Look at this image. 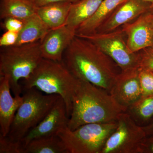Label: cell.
Segmentation results:
<instances>
[{
  "instance_id": "obj_1",
  "label": "cell",
  "mask_w": 153,
  "mask_h": 153,
  "mask_svg": "<svg viewBox=\"0 0 153 153\" xmlns=\"http://www.w3.org/2000/svg\"><path fill=\"white\" fill-rule=\"evenodd\" d=\"M62 61L77 79L110 92L119 67L95 44L75 36L63 55Z\"/></svg>"
},
{
  "instance_id": "obj_2",
  "label": "cell",
  "mask_w": 153,
  "mask_h": 153,
  "mask_svg": "<svg viewBox=\"0 0 153 153\" xmlns=\"http://www.w3.org/2000/svg\"><path fill=\"white\" fill-rule=\"evenodd\" d=\"M126 110L104 89L79 79L72 100L68 128L76 129L86 124L116 121Z\"/></svg>"
},
{
  "instance_id": "obj_3",
  "label": "cell",
  "mask_w": 153,
  "mask_h": 153,
  "mask_svg": "<svg viewBox=\"0 0 153 153\" xmlns=\"http://www.w3.org/2000/svg\"><path fill=\"white\" fill-rule=\"evenodd\" d=\"M79 81L63 61L43 58L30 77L24 79L22 87V91L35 88L47 94L60 96L65 102L69 118Z\"/></svg>"
},
{
  "instance_id": "obj_4",
  "label": "cell",
  "mask_w": 153,
  "mask_h": 153,
  "mask_svg": "<svg viewBox=\"0 0 153 153\" xmlns=\"http://www.w3.org/2000/svg\"><path fill=\"white\" fill-rule=\"evenodd\" d=\"M41 42L1 48L0 53V76L9 78L14 96L21 95V79H28L43 59Z\"/></svg>"
},
{
  "instance_id": "obj_5",
  "label": "cell",
  "mask_w": 153,
  "mask_h": 153,
  "mask_svg": "<svg viewBox=\"0 0 153 153\" xmlns=\"http://www.w3.org/2000/svg\"><path fill=\"white\" fill-rule=\"evenodd\" d=\"M23 90V101L6 137L15 142L21 143L28 132L47 115L60 97L57 94L45 95L35 88Z\"/></svg>"
},
{
  "instance_id": "obj_6",
  "label": "cell",
  "mask_w": 153,
  "mask_h": 153,
  "mask_svg": "<svg viewBox=\"0 0 153 153\" xmlns=\"http://www.w3.org/2000/svg\"><path fill=\"white\" fill-rule=\"evenodd\" d=\"M117 126L116 121L86 124L73 131L67 127L57 135L63 141L69 153H101Z\"/></svg>"
},
{
  "instance_id": "obj_7",
  "label": "cell",
  "mask_w": 153,
  "mask_h": 153,
  "mask_svg": "<svg viewBox=\"0 0 153 153\" xmlns=\"http://www.w3.org/2000/svg\"><path fill=\"white\" fill-rule=\"evenodd\" d=\"M117 126L111 134L101 153H139L140 147L146 134L128 113L119 115Z\"/></svg>"
},
{
  "instance_id": "obj_8",
  "label": "cell",
  "mask_w": 153,
  "mask_h": 153,
  "mask_svg": "<svg viewBox=\"0 0 153 153\" xmlns=\"http://www.w3.org/2000/svg\"><path fill=\"white\" fill-rule=\"evenodd\" d=\"M78 36L95 44L116 63L121 71L138 67L137 54L132 53L129 49L122 28L108 33H95Z\"/></svg>"
},
{
  "instance_id": "obj_9",
  "label": "cell",
  "mask_w": 153,
  "mask_h": 153,
  "mask_svg": "<svg viewBox=\"0 0 153 153\" xmlns=\"http://www.w3.org/2000/svg\"><path fill=\"white\" fill-rule=\"evenodd\" d=\"M109 93L126 111L139 100L143 94L138 68L135 67L121 71L117 76Z\"/></svg>"
},
{
  "instance_id": "obj_10",
  "label": "cell",
  "mask_w": 153,
  "mask_h": 153,
  "mask_svg": "<svg viewBox=\"0 0 153 153\" xmlns=\"http://www.w3.org/2000/svg\"><path fill=\"white\" fill-rule=\"evenodd\" d=\"M69 118L65 102L60 97L41 122L30 130L22 140L23 150L32 140L57 135L61 129L68 127Z\"/></svg>"
},
{
  "instance_id": "obj_11",
  "label": "cell",
  "mask_w": 153,
  "mask_h": 153,
  "mask_svg": "<svg viewBox=\"0 0 153 153\" xmlns=\"http://www.w3.org/2000/svg\"><path fill=\"white\" fill-rule=\"evenodd\" d=\"M151 4L143 0H125L118 6L95 33L111 32L132 22L149 12Z\"/></svg>"
},
{
  "instance_id": "obj_12",
  "label": "cell",
  "mask_w": 153,
  "mask_h": 153,
  "mask_svg": "<svg viewBox=\"0 0 153 153\" xmlns=\"http://www.w3.org/2000/svg\"><path fill=\"white\" fill-rule=\"evenodd\" d=\"M76 35L66 25L49 30L41 42V50L44 59L62 61L66 49Z\"/></svg>"
},
{
  "instance_id": "obj_13",
  "label": "cell",
  "mask_w": 153,
  "mask_h": 153,
  "mask_svg": "<svg viewBox=\"0 0 153 153\" xmlns=\"http://www.w3.org/2000/svg\"><path fill=\"white\" fill-rule=\"evenodd\" d=\"M121 27L125 33L128 47L132 53L153 47V33L147 13Z\"/></svg>"
},
{
  "instance_id": "obj_14",
  "label": "cell",
  "mask_w": 153,
  "mask_h": 153,
  "mask_svg": "<svg viewBox=\"0 0 153 153\" xmlns=\"http://www.w3.org/2000/svg\"><path fill=\"white\" fill-rule=\"evenodd\" d=\"M9 78L0 76V135L7 137L15 115L23 101L22 96H12Z\"/></svg>"
},
{
  "instance_id": "obj_15",
  "label": "cell",
  "mask_w": 153,
  "mask_h": 153,
  "mask_svg": "<svg viewBox=\"0 0 153 153\" xmlns=\"http://www.w3.org/2000/svg\"><path fill=\"white\" fill-rule=\"evenodd\" d=\"M72 3L61 1L37 7L36 13L50 30L66 25Z\"/></svg>"
},
{
  "instance_id": "obj_16",
  "label": "cell",
  "mask_w": 153,
  "mask_h": 153,
  "mask_svg": "<svg viewBox=\"0 0 153 153\" xmlns=\"http://www.w3.org/2000/svg\"><path fill=\"white\" fill-rule=\"evenodd\" d=\"M125 1L103 0L95 13L77 28L75 36H86L95 33L118 6Z\"/></svg>"
},
{
  "instance_id": "obj_17",
  "label": "cell",
  "mask_w": 153,
  "mask_h": 153,
  "mask_svg": "<svg viewBox=\"0 0 153 153\" xmlns=\"http://www.w3.org/2000/svg\"><path fill=\"white\" fill-rule=\"evenodd\" d=\"M103 0H80L71 5L66 26L75 31L95 13Z\"/></svg>"
},
{
  "instance_id": "obj_18",
  "label": "cell",
  "mask_w": 153,
  "mask_h": 153,
  "mask_svg": "<svg viewBox=\"0 0 153 153\" xmlns=\"http://www.w3.org/2000/svg\"><path fill=\"white\" fill-rule=\"evenodd\" d=\"M50 30L36 13L24 21V25L15 46L41 41Z\"/></svg>"
},
{
  "instance_id": "obj_19",
  "label": "cell",
  "mask_w": 153,
  "mask_h": 153,
  "mask_svg": "<svg viewBox=\"0 0 153 153\" xmlns=\"http://www.w3.org/2000/svg\"><path fill=\"white\" fill-rule=\"evenodd\" d=\"M37 8L32 0H1L0 17L25 21L36 13Z\"/></svg>"
},
{
  "instance_id": "obj_20",
  "label": "cell",
  "mask_w": 153,
  "mask_h": 153,
  "mask_svg": "<svg viewBox=\"0 0 153 153\" xmlns=\"http://www.w3.org/2000/svg\"><path fill=\"white\" fill-rule=\"evenodd\" d=\"M23 153H69L58 135L41 137L31 140L24 147Z\"/></svg>"
},
{
  "instance_id": "obj_21",
  "label": "cell",
  "mask_w": 153,
  "mask_h": 153,
  "mask_svg": "<svg viewBox=\"0 0 153 153\" xmlns=\"http://www.w3.org/2000/svg\"><path fill=\"white\" fill-rule=\"evenodd\" d=\"M128 113L137 124L147 125L153 117V94L142 97L127 109Z\"/></svg>"
},
{
  "instance_id": "obj_22",
  "label": "cell",
  "mask_w": 153,
  "mask_h": 153,
  "mask_svg": "<svg viewBox=\"0 0 153 153\" xmlns=\"http://www.w3.org/2000/svg\"><path fill=\"white\" fill-rule=\"evenodd\" d=\"M137 54L138 68L153 72V47L142 49Z\"/></svg>"
},
{
  "instance_id": "obj_23",
  "label": "cell",
  "mask_w": 153,
  "mask_h": 153,
  "mask_svg": "<svg viewBox=\"0 0 153 153\" xmlns=\"http://www.w3.org/2000/svg\"><path fill=\"white\" fill-rule=\"evenodd\" d=\"M138 68L142 97L153 94V71Z\"/></svg>"
},
{
  "instance_id": "obj_24",
  "label": "cell",
  "mask_w": 153,
  "mask_h": 153,
  "mask_svg": "<svg viewBox=\"0 0 153 153\" xmlns=\"http://www.w3.org/2000/svg\"><path fill=\"white\" fill-rule=\"evenodd\" d=\"M21 143L15 142L0 135V153H23Z\"/></svg>"
},
{
  "instance_id": "obj_25",
  "label": "cell",
  "mask_w": 153,
  "mask_h": 153,
  "mask_svg": "<svg viewBox=\"0 0 153 153\" xmlns=\"http://www.w3.org/2000/svg\"><path fill=\"white\" fill-rule=\"evenodd\" d=\"M3 20L1 25L6 31L19 32L24 25V21L16 18L8 17Z\"/></svg>"
},
{
  "instance_id": "obj_26",
  "label": "cell",
  "mask_w": 153,
  "mask_h": 153,
  "mask_svg": "<svg viewBox=\"0 0 153 153\" xmlns=\"http://www.w3.org/2000/svg\"><path fill=\"white\" fill-rule=\"evenodd\" d=\"M19 33L6 31L0 38V47L4 48L15 46L18 41Z\"/></svg>"
},
{
  "instance_id": "obj_27",
  "label": "cell",
  "mask_w": 153,
  "mask_h": 153,
  "mask_svg": "<svg viewBox=\"0 0 153 153\" xmlns=\"http://www.w3.org/2000/svg\"><path fill=\"white\" fill-rule=\"evenodd\" d=\"M139 153H153V135L146 137L141 144Z\"/></svg>"
},
{
  "instance_id": "obj_28",
  "label": "cell",
  "mask_w": 153,
  "mask_h": 153,
  "mask_svg": "<svg viewBox=\"0 0 153 153\" xmlns=\"http://www.w3.org/2000/svg\"><path fill=\"white\" fill-rule=\"evenodd\" d=\"M80 0H33L36 7H39L41 6L50 4V3L57 2L61 1H69L72 3L76 2Z\"/></svg>"
},
{
  "instance_id": "obj_29",
  "label": "cell",
  "mask_w": 153,
  "mask_h": 153,
  "mask_svg": "<svg viewBox=\"0 0 153 153\" xmlns=\"http://www.w3.org/2000/svg\"><path fill=\"white\" fill-rule=\"evenodd\" d=\"M142 127L146 132V136L153 135V117L147 125Z\"/></svg>"
},
{
  "instance_id": "obj_30",
  "label": "cell",
  "mask_w": 153,
  "mask_h": 153,
  "mask_svg": "<svg viewBox=\"0 0 153 153\" xmlns=\"http://www.w3.org/2000/svg\"><path fill=\"white\" fill-rule=\"evenodd\" d=\"M147 17L153 33V13L149 12H147Z\"/></svg>"
},
{
  "instance_id": "obj_31",
  "label": "cell",
  "mask_w": 153,
  "mask_h": 153,
  "mask_svg": "<svg viewBox=\"0 0 153 153\" xmlns=\"http://www.w3.org/2000/svg\"><path fill=\"white\" fill-rule=\"evenodd\" d=\"M149 12H150L151 13H153V3L151 4V5L150 6L149 10Z\"/></svg>"
},
{
  "instance_id": "obj_32",
  "label": "cell",
  "mask_w": 153,
  "mask_h": 153,
  "mask_svg": "<svg viewBox=\"0 0 153 153\" xmlns=\"http://www.w3.org/2000/svg\"><path fill=\"white\" fill-rule=\"evenodd\" d=\"M147 2L150 3V4H153V0H143Z\"/></svg>"
},
{
  "instance_id": "obj_33",
  "label": "cell",
  "mask_w": 153,
  "mask_h": 153,
  "mask_svg": "<svg viewBox=\"0 0 153 153\" xmlns=\"http://www.w3.org/2000/svg\"><path fill=\"white\" fill-rule=\"evenodd\" d=\"M32 1H33V0H32Z\"/></svg>"
}]
</instances>
